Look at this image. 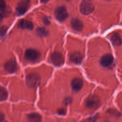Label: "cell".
I'll use <instances>...</instances> for the list:
<instances>
[{"label":"cell","instance_id":"1","mask_svg":"<svg viewBox=\"0 0 122 122\" xmlns=\"http://www.w3.org/2000/svg\"><path fill=\"white\" fill-rule=\"evenodd\" d=\"M40 77L36 73H30L26 76V81L27 85L30 88H35L40 83Z\"/></svg>","mask_w":122,"mask_h":122},{"label":"cell","instance_id":"2","mask_svg":"<svg viewBox=\"0 0 122 122\" xmlns=\"http://www.w3.org/2000/svg\"><path fill=\"white\" fill-rule=\"evenodd\" d=\"M55 16L59 21H63L68 16V12L64 6L57 7L54 11Z\"/></svg>","mask_w":122,"mask_h":122},{"label":"cell","instance_id":"3","mask_svg":"<svg viewBox=\"0 0 122 122\" xmlns=\"http://www.w3.org/2000/svg\"><path fill=\"white\" fill-rule=\"evenodd\" d=\"M51 62L56 66H61L64 62V58L63 55L59 52H54L51 55Z\"/></svg>","mask_w":122,"mask_h":122},{"label":"cell","instance_id":"4","mask_svg":"<svg viewBox=\"0 0 122 122\" xmlns=\"http://www.w3.org/2000/svg\"><path fill=\"white\" fill-rule=\"evenodd\" d=\"M25 57L29 61H36L40 59L41 53L37 50L29 49L25 52Z\"/></svg>","mask_w":122,"mask_h":122},{"label":"cell","instance_id":"5","mask_svg":"<svg viewBox=\"0 0 122 122\" xmlns=\"http://www.w3.org/2000/svg\"><path fill=\"white\" fill-rule=\"evenodd\" d=\"M100 99L99 97L94 94L90 95L86 100V105L87 107L91 109H94L98 106L100 104Z\"/></svg>","mask_w":122,"mask_h":122},{"label":"cell","instance_id":"6","mask_svg":"<svg viewBox=\"0 0 122 122\" xmlns=\"http://www.w3.org/2000/svg\"><path fill=\"white\" fill-rule=\"evenodd\" d=\"M93 5L87 1H83L81 3L80 7L81 12L84 15H88L91 13L94 10Z\"/></svg>","mask_w":122,"mask_h":122},{"label":"cell","instance_id":"7","mask_svg":"<svg viewBox=\"0 0 122 122\" xmlns=\"http://www.w3.org/2000/svg\"><path fill=\"white\" fill-rule=\"evenodd\" d=\"M30 5L29 0H22L20 1L16 9V13L18 15H21L24 14L28 10Z\"/></svg>","mask_w":122,"mask_h":122},{"label":"cell","instance_id":"8","mask_svg":"<svg viewBox=\"0 0 122 122\" xmlns=\"http://www.w3.org/2000/svg\"><path fill=\"white\" fill-rule=\"evenodd\" d=\"M4 69L9 73H13L17 70V64L15 61L10 60L7 61L4 65Z\"/></svg>","mask_w":122,"mask_h":122},{"label":"cell","instance_id":"9","mask_svg":"<svg viewBox=\"0 0 122 122\" xmlns=\"http://www.w3.org/2000/svg\"><path fill=\"white\" fill-rule=\"evenodd\" d=\"M113 57L111 54H106L103 55L100 59L101 64L105 67L110 66L113 62Z\"/></svg>","mask_w":122,"mask_h":122},{"label":"cell","instance_id":"10","mask_svg":"<svg viewBox=\"0 0 122 122\" xmlns=\"http://www.w3.org/2000/svg\"><path fill=\"white\" fill-rule=\"evenodd\" d=\"M83 59V55L80 52H74L70 56V59L71 61L75 64H80Z\"/></svg>","mask_w":122,"mask_h":122},{"label":"cell","instance_id":"11","mask_svg":"<svg viewBox=\"0 0 122 122\" xmlns=\"http://www.w3.org/2000/svg\"><path fill=\"white\" fill-rule=\"evenodd\" d=\"M71 86L74 91H79L83 86V81L80 78H75L71 81Z\"/></svg>","mask_w":122,"mask_h":122},{"label":"cell","instance_id":"12","mask_svg":"<svg viewBox=\"0 0 122 122\" xmlns=\"http://www.w3.org/2000/svg\"><path fill=\"white\" fill-rule=\"evenodd\" d=\"M72 28L77 31H81L83 27L82 23L77 19H72L71 22Z\"/></svg>","mask_w":122,"mask_h":122},{"label":"cell","instance_id":"13","mask_svg":"<svg viewBox=\"0 0 122 122\" xmlns=\"http://www.w3.org/2000/svg\"><path fill=\"white\" fill-rule=\"evenodd\" d=\"M18 26L19 28L21 29L31 30L33 28V24L31 21L23 19L19 21L18 23Z\"/></svg>","mask_w":122,"mask_h":122},{"label":"cell","instance_id":"14","mask_svg":"<svg viewBox=\"0 0 122 122\" xmlns=\"http://www.w3.org/2000/svg\"><path fill=\"white\" fill-rule=\"evenodd\" d=\"M111 41L114 46H120L122 44V40L117 33H115L111 37Z\"/></svg>","mask_w":122,"mask_h":122},{"label":"cell","instance_id":"15","mask_svg":"<svg viewBox=\"0 0 122 122\" xmlns=\"http://www.w3.org/2000/svg\"><path fill=\"white\" fill-rule=\"evenodd\" d=\"M27 118L30 121L39 122L41 119V116L37 113H31L28 115Z\"/></svg>","mask_w":122,"mask_h":122},{"label":"cell","instance_id":"16","mask_svg":"<svg viewBox=\"0 0 122 122\" xmlns=\"http://www.w3.org/2000/svg\"><path fill=\"white\" fill-rule=\"evenodd\" d=\"M36 33L37 34L41 36V37H44L48 35V31L47 30H46L43 27H39L36 30Z\"/></svg>","mask_w":122,"mask_h":122},{"label":"cell","instance_id":"17","mask_svg":"<svg viewBox=\"0 0 122 122\" xmlns=\"http://www.w3.org/2000/svg\"><path fill=\"white\" fill-rule=\"evenodd\" d=\"M8 97V92L7 90L3 87L0 89V99L1 101L5 100Z\"/></svg>","mask_w":122,"mask_h":122},{"label":"cell","instance_id":"18","mask_svg":"<svg viewBox=\"0 0 122 122\" xmlns=\"http://www.w3.org/2000/svg\"><path fill=\"white\" fill-rule=\"evenodd\" d=\"M7 27L6 26H1V28H0V35L2 36H3L6 31H7Z\"/></svg>","mask_w":122,"mask_h":122},{"label":"cell","instance_id":"19","mask_svg":"<svg viewBox=\"0 0 122 122\" xmlns=\"http://www.w3.org/2000/svg\"><path fill=\"white\" fill-rule=\"evenodd\" d=\"M72 102V99L70 97H67L65 98L63 101V103L65 104H69Z\"/></svg>","mask_w":122,"mask_h":122},{"label":"cell","instance_id":"20","mask_svg":"<svg viewBox=\"0 0 122 122\" xmlns=\"http://www.w3.org/2000/svg\"><path fill=\"white\" fill-rule=\"evenodd\" d=\"M57 112H58V114H59L60 115H64L66 114V111L64 109L61 108L57 110Z\"/></svg>","mask_w":122,"mask_h":122},{"label":"cell","instance_id":"21","mask_svg":"<svg viewBox=\"0 0 122 122\" xmlns=\"http://www.w3.org/2000/svg\"><path fill=\"white\" fill-rule=\"evenodd\" d=\"M6 7L5 2L4 0H1L0 1V9H2Z\"/></svg>","mask_w":122,"mask_h":122},{"label":"cell","instance_id":"22","mask_svg":"<svg viewBox=\"0 0 122 122\" xmlns=\"http://www.w3.org/2000/svg\"><path fill=\"white\" fill-rule=\"evenodd\" d=\"M43 22L44 23V24L46 25H48L50 24V21L46 17H45L44 18H43Z\"/></svg>","mask_w":122,"mask_h":122},{"label":"cell","instance_id":"23","mask_svg":"<svg viewBox=\"0 0 122 122\" xmlns=\"http://www.w3.org/2000/svg\"><path fill=\"white\" fill-rule=\"evenodd\" d=\"M49 0H41V2L42 3H46V2H47Z\"/></svg>","mask_w":122,"mask_h":122},{"label":"cell","instance_id":"24","mask_svg":"<svg viewBox=\"0 0 122 122\" xmlns=\"http://www.w3.org/2000/svg\"></svg>","mask_w":122,"mask_h":122}]
</instances>
